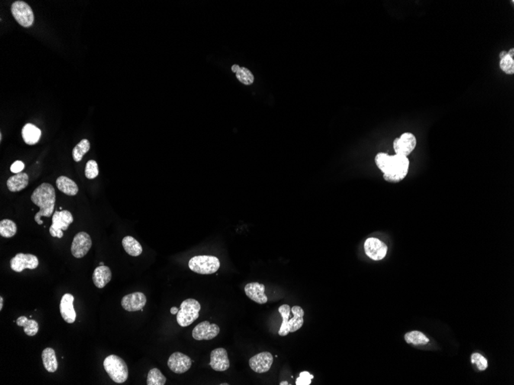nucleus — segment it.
Instances as JSON below:
<instances>
[{
	"label": "nucleus",
	"mask_w": 514,
	"mask_h": 385,
	"mask_svg": "<svg viewBox=\"0 0 514 385\" xmlns=\"http://www.w3.org/2000/svg\"><path fill=\"white\" fill-rule=\"evenodd\" d=\"M31 201L40 209L35 216V221L38 225H43L42 216L51 217L54 212L56 204V191L54 187L49 183L45 182L40 184L32 194Z\"/></svg>",
	"instance_id": "1"
},
{
	"label": "nucleus",
	"mask_w": 514,
	"mask_h": 385,
	"mask_svg": "<svg viewBox=\"0 0 514 385\" xmlns=\"http://www.w3.org/2000/svg\"><path fill=\"white\" fill-rule=\"evenodd\" d=\"M409 158L403 155H390V162L387 171L383 174L385 181L390 183H398L403 181L409 171Z\"/></svg>",
	"instance_id": "2"
},
{
	"label": "nucleus",
	"mask_w": 514,
	"mask_h": 385,
	"mask_svg": "<svg viewBox=\"0 0 514 385\" xmlns=\"http://www.w3.org/2000/svg\"><path fill=\"white\" fill-rule=\"evenodd\" d=\"M104 367L110 378L117 383H124L128 379L129 370L126 362L119 356L112 354L106 357Z\"/></svg>",
	"instance_id": "3"
},
{
	"label": "nucleus",
	"mask_w": 514,
	"mask_h": 385,
	"mask_svg": "<svg viewBox=\"0 0 514 385\" xmlns=\"http://www.w3.org/2000/svg\"><path fill=\"white\" fill-rule=\"evenodd\" d=\"M200 310L201 305L196 299H188L184 301L181 305V309L177 313V323L181 327L190 326L200 316Z\"/></svg>",
	"instance_id": "4"
},
{
	"label": "nucleus",
	"mask_w": 514,
	"mask_h": 385,
	"mask_svg": "<svg viewBox=\"0 0 514 385\" xmlns=\"http://www.w3.org/2000/svg\"><path fill=\"white\" fill-rule=\"evenodd\" d=\"M189 267L197 274H211L219 270L220 261L216 257L211 255H198L190 260Z\"/></svg>",
	"instance_id": "5"
},
{
	"label": "nucleus",
	"mask_w": 514,
	"mask_h": 385,
	"mask_svg": "<svg viewBox=\"0 0 514 385\" xmlns=\"http://www.w3.org/2000/svg\"><path fill=\"white\" fill-rule=\"evenodd\" d=\"M52 222L53 224L49 228V233L54 238H62L63 237L62 231L67 230L69 225L73 222V217L69 211H57L54 212Z\"/></svg>",
	"instance_id": "6"
},
{
	"label": "nucleus",
	"mask_w": 514,
	"mask_h": 385,
	"mask_svg": "<svg viewBox=\"0 0 514 385\" xmlns=\"http://www.w3.org/2000/svg\"><path fill=\"white\" fill-rule=\"evenodd\" d=\"M11 12L15 20L23 27L28 28L34 23V14L31 7L23 1H17L11 7Z\"/></svg>",
	"instance_id": "7"
},
{
	"label": "nucleus",
	"mask_w": 514,
	"mask_h": 385,
	"mask_svg": "<svg viewBox=\"0 0 514 385\" xmlns=\"http://www.w3.org/2000/svg\"><path fill=\"white\" fill-rule=\"evenodd\" d=\"M416 138L411 132H404L400 137L396 138L393 142V149L396 155L407 157L416 148Z\"/></svg>",
	"instance_id": "8"
},
{
	"label": "nucleus",
	"mask_w": 514,
	"mask_h": 385,
	"mask_svg": "<svg viewBox=\"0 0 514 385\" xmlns=\"http://www.w3.org/2000/svg\"><path fill=\"white\" fill-rule=\"evenodd\" d=\"M92 247L91 236L87 232H81L74 237L71 246V253L75 258H83Z\"/></svg>",
	"instance_id": "9"
},
{
	"label": "nucleus",
	"mask_w": 514,
	"mask_h": 385,
	"mask_svg": "<svg viewBox=\"0 0 514 385\" xmlns=\"http://www.w3.org/2000/svg\"><path fill=\"white\" fill-rule=\"evenodd\" d=\"M365 253L374 261H380L387 255L388 248L384 242L377 238H369L364 243Z\"/></svg>",
	"instance_id": "10"
},
{
	"label": "nucleus",
	"mask_w": 514,
	"mask_h": 385,
	"mask_svg": "<svg viewBox=\"0 0 514 385\" xmlns=\"http://www.w3.org/2000/svg\"><path fill=\"white\" fill-rule=\"evenodd\" d=\"M38 266L37 257L31 254L18 253L10 261V267L16 272H22L25 269H36Z\"/></svg>",
	"instance_id": "11"
},
{
	"label": "nucleus",
	"mask_w": 514,
	"mask_h": 385,
	"mask_svg": "<svg viewBox=\"0 0 514 385\" xmlns=\"http://www.w3.org/2000/svg\"><path fill=\"white\" fill-rule=\"evenodd\" d=\"M220 328L216 324L209 322H200L193 330V338L197 341H209L216 338L220 333Z\"/></svg>",
	"instance_id": "12"
},
{
	"label": "nucleus",
	"mask_w": 514,
	"mask_h": 385,
	"mask_svg": "<svg viewBox=\"0 0 514 385\" xmlns=\"http://www.w3.org/2000/svg\"><path fill=\"white\" fill-rule=\"evenodd\" d=\"M274 363V357L270 352H261L255 354L249 359L250 368L255 372L262 374L267 372Z\"/></svg>",
	"instance_id": "13"
},
{
	"label": "nucleus",
	"mask_w": 514,
	"mask_h": 385,
	"mask_svg": "<svg viewBox=\"0 0 514 385\" xmlns=\"http://www.w3.org/2000/svg\"><path fill=\"white\" fill-rule=\"evenodd\" d=\"M168 367L176 374H184L190 370L192 365L191 358L181 352L171 354L168 360Z\"/></svg>",
	"instance_id": "14"
},
{
	"label": "nucleus",
	"mask_w": 514,
	"mask_h": 385,
	"mask_svg": "<svg viewBox=\"0 0 514 385\" xmlns=\"http://www.w3.org/2000/svg\"><path fill=\"white\" fill-rule=\"evenodd\" d=\"M146 304V296L142 292H134L125 296L121 301L122 307L130 312L143 310Z\"/></svg>",
	"instance_id": "15"
},
{
	"label": "nucleus",
	"mask_w": 514,
	"mask_h": 385,
	"mask_svg": "<svg viewBox=\"0 0 514 385\" xmlns=\"http://www.w3.org/2000/svg\"><path fill=\"white\" fill-rule=\"evenodd\" d=\"M210 365L216 371H225L230 366L227 351L223 348H216L210 354Z\"/></svg>",
	"instance_id": "16"
},
{
	"label": "nucleus",
	"mask_w": 514,
	"mask_h": 385,
	"mask_svg": "<svg viewBox=\"0 0 514 385\" xmlns=\"http://www.w3.org/2000/svg\"><path fill=\"white\" fill-rule=\"evenodd\" d=\"M74 297L71 294H66L61 299L59 309L61 315L65 322L69 324L75 322L76 313L73 306Z\"/></svg>",
	"instance_id": "17"
},
{
	"label": "nucleus",
	"mask_w": 514,
	"mask_h": 385,
	"mask_svg": "<svg viewBox=\"0 0 514 385\" xmlns=\"http://www.w3.org/2000/svg\"><path fill=\"white\" fill-rule=\"evenodd\" d=\"M247 297L260 305H264L268 301L265 295V286L258 282L249 283L244 287Z\"/></svg>",
	"instance_id": "18"
},
{
	"label": "nucleus",
	"mask_w": 514,
	"mask_h": 385,
	"mask_svg": "<svg viewBox=\"0 0 514 385\" xmlns=\"http://www.w3.org/2000/svg\"><path fill=\"white\" fill-rule=\"evenodd\" d=\"M112 278L111 270L105 265H100L94 270L93 274V281L96 287L98 288H104Z\"/></svg>",
	"instance_id": "19"
},
{
	"label": "nucleus",
	"mask_w": 514,
	"mask_h": 385,
	"mask_svg": "<svg viewBox=\"0 0 514 385\" xmlns=\"http://www.w3.org/2000/svg\"><path fill=\"white\" fill-rule=\"evenodd\" d=\"M41 135V130L31 123L25 125L22 129V136L27 145H33L37 143L40 141Z\"/></svg>",
	"instance_id": "20"
},
{
	"label": "nucleus",
	"mask_w": 514,
	"mask_h": 385,
	"mask_svg": "<svg viewBox=\"0 0 514 385\" xmlns=\"http://www.w3.org/2000/svg\"><path fill=\"white\" fill-rule=\"evenodd\" d=\"M29 176L27 173H18L7 180V187L12 192H18L28 186Z\"/></svg>",
	"instance_id": "21"
},
{
	"label": "nucleus",
	"mask_w": 514,
	"mask_h": 385,
	"mask_svg": "<svg viewBox=\"0 0 514 385\" xmlns=\"http://www.w3.org/2000/svg\"><path fill=\"white\" fill-rule=\"evenodd\" d=\"M56 186L59 191L69 196H75L79 191L76 183L66 176H59L56 179Z\"/></svg>",
	"instance_id": "22"
},
{
	"label": "nucleus",
	"mask_w": 514,
	"mask_h": 385,
	"mask_svg": "<svg viewBox=\"0 0 514 385\" xmlns=\"http://www.w3.org/2000/svg\"><path fill=\"white\" fill-rule=\"evenodd\" d=\"M42 359L43 365L48 372L53 373L58 368V361L56 352L53 348H47L43 350L42 353Z\"/></svg>",
	"instance_id": "23"
},
{
	"label": "nucleus",
	"mask_w": 514,
	"mask_h": 385,
	"mask_svg": "<svg viewBox=\"0 0 514 385\" xmlns=\"http://www.w3.org/2000/svg\"><path fill=\"white\" fill-rule=\"evenodd\" d=\"M291 312H293V317L289 320V329L290 333H293L295 331H298L302 328L304 323L303 316H304V311L300 306H293L292 308Z\"/></svg>",
	"instance_id": "24"
},
{
	"label": "nucleus",
	"mask_w": 514,
	"mask_h": 385,
	"mask_svg": "<svg viewBox=\"0 0 514 385\" xmlns=\"http://www.w3.org/2000/svg\"><path fill=\"white\" fill-rule=\"evenodd\" d=\"M123 248L128 255L137 257L143 252V248L140 243L132 236H126L122 241Z\"/></svg>",
	"instance_id": "25"
},
{
	"label": "nucleus",
	"mask_w": 514,
	"mask_h": 385,
	"mask_svg": "<svg viewBox=\"0 0 514 385\" xmlns=\"http://www.w3.org/2000/svg\"><path fill=\"white\" fill-rule=\"evenodd\" d=\"M17 324L18 326L23 327L25 333L28 336H34L39 331V325L35 320L28 319L26 316H21L17 318Z\"/></svg>",
	"instance_id": "26"
},
{
	"label": "nucleus",
	"mask_w": 514,
	"mask_h": 385,
	"mask_svg": "<svg viewBox=\"0 0 514 385\" xmlns=\"http://www.w3.org/2000/svg\"><path fill=\"white\" fill-rule=\"evenodd\" d=\"M232 71L236 73V78L241 83L249 85L253 83L254 76L252 72L246 68L240 67L238 65L232 66Z\"/></svg>",
	"instance_id": "27"
},
{
	"label": "nucleus",
	"mask_w": 514,
	"mask_h": 385,
	"mask_svg": "<svg viewBox=\"0 0 514 385\" xmlns=\"http://www.w3.org/2000/svg\"><path fill=\"white\" fill-rule=\"evenodd\" d=\"M279 312L283 318L281 327L279 330V335L280 336H286L290 333L289 329V320H290V312L291 309L288 305H283L279 308Z\"/></svg>",
	"instance_id": "28"
},
{
	"label": "nucleus",
	"mask_w": 514,
	"mask_h": 385,
	"mask_svg": "<svg viewBox=\"0 0 514 385\" xmlns=\"http://www.w3.org/2000/svg\"><path fill=\"white\" fill-rule=\"evenodd\" d=\"M91 149V142L88 139H82L75 145L72 149V158L75 162H79L83 158V155Z\"/></svg>",
	"instance_id": "29"
},
{
	"label": "nucleus",
	"mask_w": 514,
	"mask_h": 385,
	"mask_svg": "<svg viewBox=\"0 0 514 385\" xmlns=\"http://www.w3.org/2000/svg\"><path fill=\"white\" fill-rule=\"evenodd\" d=\"M17 226L14 221L4 219L0 222V235L4 238H12L17 234Z\"/></svg>",
	"instance_id": "30"
},
{
	"label": "nucleus",
	"mask_w": 514,
	"mask_h": 385,
	"mask_svg": "<svg viewBox=\"0 0 514 385\" xmlns=\"http://www.w3.org/2000/svg\"><path fill=\"white\" fill-rule=\"evenodd\" d=\"M165 382L166 377L159 369L152 368L149 370L147 375V385H164Z\"/></svg>",
	"instance_id": "31"
},
{
	"label": "nucleus",
	"mask_w": 514,
	"mask_h": 385,
	"mask_svg": "<svg viewBox=\"0 0 514 385\" xmlns=\"http://www.w3.org/2000/svg\"><path fill=\"white\" fill-rule=\"evenodd\" d=\"M404 338L408 344H426L430 341L429 338L426 335L417 331L406 333Z\"/></svg>",
	"instance_id": "32"
},
{
	"label": "nucleus",
	"mask_w": 514,
	"mask_h": 385,
	"mask_svg": "<svg viewBox=\"0 0 514 385\" xmlns=\"http://www.w3.org/2000/svg\"><path fill=\"white\" fill-rule=\"evenodd\" d=\"M390 155L385 152H380L375 156V163L377 168L383 172V174L387 171L390 162Z\"/></svg>",
	"instance_id": "33"
},
{
	"label": "nucleus",
	"mask_w": 514,
	"mask_h": 385,
	"mask_svg": "<svg viewBox=\"0 0 514 385\" xmlns=\"http://www.w3.org/2000/svg\"><path fill=\"white\" fill-rule=\"evenodd\" d=\"M499 67L501 70L507 75H513L514 73V59L506 56L503 59H500L499 62Z\"/></svg>",
	"instance_id": "34"
},
{
	"label": "nucleus",
	"mask_w": 514,
	"mask_h": 385,
	"mask_svg": "<svg viewBox=\"0 0 514 385\" xmlns=\"http://www.w3.org/2000/svg\"><path fill=\"white\" fill-rule=\"evenodd\" d=\"M99 175L98 164L95 160H90L85 168V175L89 179H94Z\"/></svg>",
	"instance_id": "35"
},
{
	"label": "nucleus",
	"mask_w": 514,
	"mask_h": 385,
	"mask_svg": "<svg viewBox=\"0 0 514 385\" xmlns=\"http://www.w3.org/2000/svg\"><path fill=\"white\" fill-rule=\"evenodd\" d=\"M471 362L473 364H476L477 366V368L480 370H484L487 368L488 362L487 360L483 357L481 354L479 353H474V354L471 355Z\"/></svg>",
	"instance_id": "36"
},
{
	"label": "nucleus",
	"mask_w": 514,
	"mask_h": 385,
	"mask_svg": "<svg viewBox=\"0 0 514 385\" xmlns=\"http://www.w3.org/2000/svg\"><path fill=\"white\" fill-rule=\"evenodd\" d=\"M313 374H310L308 371H303L300 373V377L296 380L297 385H310L312 380L313 379Z\"/></svg>",
	"instance_id": "37"
},
{
	"label": "nucleus",
	"mask_w": 514,
	"mask_h": 385,
	"mask_svg": "<svg viewBox=\"0 0 514 385\" xmlns=\"http://www.w3.org/2000/svg\"><path fill=\"white\" fill-rule=\"evenodd\" d=\"M24 168L25 164L22 161H16L10 167V171L15 174L21 173Z\"/></svg>",
	"instance_id": "38"
},
{
	"label": "nucleus",
	"mask_w": 514,
	"mask_h": 385,
	"mask_svg": "<svg viewBox=\"0 0 514 385\" xmlns=\"http://www.w3.org/2000/svg\"><path fill=\"white\" fill-rule=\"evenodd\" d=\"M506 56H507V52H506V51H502L499 55V59H503V58L506 57Z\"/></svg>",
	"instance_id": "39"
},
{
	"label": "nucleus",
	"mask_w": 514,
	"mask_h": 385,
	"mask_svg": "<svg viewBox=\"0 0 514 385\" xmlns=\"http://www.w3.org/2000/svg\"><path fill=\"white\" fill-rule=\"evenodd\" d=\"M507 55H508V56H509V57H511V58H512V59H514V49H513V48H512V49H509V51H508Z\"/></svg>",
	"instance_id": "40"
},
{
	"label": "nucleus",
	"mask_w": 514,
	"mask_h": 385,
	"mask_svg": "<svg viewBox=\"0 0 514 385\" xmlns=\"http://www.w3.org/2000/svg\"><path fill=\"white\" fill-rule=\"evenodd\" d=\"M178 312H179V309H177V307L171 308L170 313L172 314V315H177V313H178Z\"/></svg>",
	"instance_id": "41"
},
{
	"label": "nucleus",
	"mask_w": 514,
	"mask_h": 385,
	"mask_svg": "<svg viewBox=\"0 0 514 385\" xmlns=\"http://www.w3.org/2000/svg\"><path fill=\"white\" fill-rule=\"evenodd\" d=\"M3 308H4V298L0 297V311L3 310Z\"/></svg>",
	"instance_id": "42"
},
{
	"label": "nucleus",
	"mask_w": 514,
	"mask_h": 385,
	"mask_svg": "<svg viewBox=\"0 0 514 385\" xmlns=\"http://www.w3.org/2000/svg\"><path fill=\"white\" fill-rule=\"evenodd\" d=\"M280 385H288V384H290V383H289L288 382H287V381H282V382H280Z\"/></svg>",
	"instance_id": "43"
},
{
	"label": "nucleus",
	"mask_w": 514,
	"mask_h": 385,
	"mask_svg": "<svg viewBox=\"0 0 514 385\" xmlns=\"http://www.w3.org/2000/svg\"><path fill=\"white\" fill-rule=\"evenodd\" d=\"M100 265H101V266H102V265H104V262H100Z\"/></svg>",
	"instance_id": "44"
}]
</instances>
